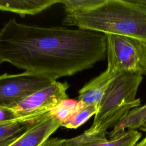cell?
<instances>
[{"label": "cell", "instance_id": "1", "mask_svg": "<svg viewBox=\"0 0 146 146\" xmlns=\"http://www.w3.org/2000/svg\"><path fill=\"white\" fill-rule=\"evenodd\" d=\"M107 57L106 34L26 25L11 18L0 30V63L54 80L92 68Z\"/></svg>", "mask_w": 146, "mask_h": 146}, {"label": "cell", "instance_id": "2", "mask_svg": "<svg viewBox=\"0 0 146 146\" xmlns=\"http://www.w3.org/2000/svg\"><path fill=\"white\" fill-rule=\"evenodd\" d=\"M62 23L146 43V5L136 0H106L102 5L89 11L65 13Z\"/></svg>", "mask_w": 146, "mask_h": 146}, {"label": "cell", "instance_id": "3", "mask_svg": "<svg viewBox=\"0 0 146 146\" xmlns=\"http://www.w3.org/2000/svg\"><path fill=\"white\" fill-rule=\"evenodd\" d=\"M143 76L125 74L118 76L108 86L101 100L93 124L84 131L88 135L107 134V129L114 127L133 109L140 105L136 98Z\"/></svg>", "mask_w": 146, "mask_h": 146}, {"label": "cell", "instance_id": "4", "mask_svg": "<svg viewBox=\"0 0 146 146\" xmlns=\"http://www.w3.org/2000/svg\"><path fill=\"white\" fill-rule=\"evenodd\" d=\"M106 34V75L113 79L125 74L146 75V43L124 35Z\"/></svg>", "mask_w": 146, "mask_h": 146}, {"label": "cell", "instance_id": "5", "mask_svg": "<svg viewBox=\"0 0 146 146\" xmlns=\"http://www.w3.org/2000/svg\"><path fill=\"white\" fill-rule=\"evenodd\" d=\"M54 81L44 75L27 71L17 74H3L0 75V106L13 108Z\"/></svg>", "mask_w": 146, "mask_h": 146}, {"label": "cell", "instance_id": "6", "mask_svg": "<svg viewBox=\"0 0 146 146\" xmlns=\"http://www.w3.org/2000/svg\"><path fill=\"white\" fill-rule=\"evenodd\" d=\"M67 82L54 81L50 86L38 90L15 104L13 108L21 116L39 112L51 111L59 103L68 98Z\"/></svg>", "mask_w": 146, "mask_h": 146}, {"label": "cell", "instance_id": "7", "mask_svg": "<svg viewBox=\"0 0 146 146\" xmlns=\"http://www.w3.org/2000/svg\"><path fill=\"white\" fill-rule=\"evenodd\" d=\"M141 133L136 129L121 131L107 139L104 135H88L83 133L65 139V146H135Z\"/></svg>", "mask_w": 146, "mask_h": 146}, {"label": "cell", "instance_id": "8", "mask_svg": "<svg viewBox=\"0 0 146 146\" xmlns=\"http://www.w3.org/2000/svg\"><path fill=\"white\" fill-rule=\"evenodd\" d=\"M60 127V121L50 114L34 124L9 146H42Z\"/></svg>", "mask_w": 146, "mask_h": 146}, {"label": "cell", "instance_id": "9", "mask_svg": "<svg viewBox=\"0 0 146 146\" xmlns=\"http://www.w3.org/2000/svg\"><path fill=\"white\" fill-rule=\"evenodd\" d=\"M50 114V111L39 112L18 120L0 123V146H9L39 121Z\"/></svg>", "mask_w": 146, "mask_h": 146}, {"label": "cell", "instance_id": "10", "mask_svg": "<svg viewBox=\"0 0 146 146\" xmlns=\"http://www.w3.org/2000/svg\"><path fill=\"white\" fill-rule=\"evenodd\" d=\"M60 2V0H0V10L33 15Z\"/></svg>", "mask_w": 146, "mask_h": 146}, {"label": "cell", "instance_id": "11", "mask_svg": "<svg viewBox=\"0 0 146 146\" xmlns=\"http://www.w3.org/2000/svg\"><path fill=\"white\" fill-rule=\"evenodd\" d=\"M113 80L108 78L103 72L86 84L79 91L78 100L86 104L99 106L106 90Z\"/></svg>", "mask_w": 146, "mask_h": 146}, {"label": "cell", "instance_id": "12", "mask_svg": "<svg viewBox=\"0 0 146 146\" xmlns=\"http://www.w3.org/2000/svg\"><path fill=\"white\" fill-rule=\"evenodd\" d=\"M78 102L77 109L71 116L61 123L62 127L69 129L77 128L97 113L98 106L86 104L80 101Z\"/></svg>", "mask_w": 146, "mask_h": 146}, {"label": "cell", "instance_id": "13", "mask_svg": "<svg viewBox=\"0 0 146 146\" xmlns=\"http://www.w3.org/2000/svg\"><path fill=\"white\" fill-rule=\"evenodd\" d=\"M146 120V103L137 108L131 110L127 116L119 122L112 131L109 133L111 137L120 131H124L125 128L128 129H135L139 127Z\"/></svg>", "mask_w": 146, "mask_h": 146}, {"label": "cell", "instance_id": "14", "mask_svg": "<svg viewBox=\"0 0 146 146\" xmlns=\"http://www.w3.org/2000/svg\"><path fill=\"white\" fill-rule=\"evenodd\" d=\"M106 0H60L65 13H83L92 10L102 5Z\"/></svg>", "mask_w": 146, "mask_h": 146}, {"label": "cell", "instance_id": "15", "mask_svg": "<svg viewBox=\"0 0 146 146\" xmlns=\"http://www.w3.org/2000/svg\"><path fill=\"white\" fill-rule=\"evenodd\" d=\"M78 104V100L68 98L64 99L50 111V114L56 117L62 123L74 113Z\"/></svg>", "mask_w": 146, "mask_h": 146}, {"label": "cell", "instance_id": "16", "mask_svg": "<svg viewBox=\"0 0 146 146\" xmlns=\"http://www.w3.org/2000/svg\"><path fill=\"white\" fill-rule=\"evenodd\" d=\"M21 117L22 116L13 108L0 106V123L14 121Z\"/></svg>", "mask_w": 146, "mask_h": 146}, {"label": "cell", "instance_id": "17", "mask_svg": "<svg viewBox=\"0 0 146 146\" xmlns=\"http://www.w3.org/2000/svg\"><path fill=\"white\" fill-rule=\"evenodd\" d=\"M65 139L57 137L49 138L43 144L42 146H65Z\"/></svg>", "mask_w": 146, "mask_h": 146}, {"label": "cell", "instance_id": "18", "mask_svg": "<svg viewBox=\"0 0 146 146\" xmlns=\"http://www.w3.org/2000/svg\"><path fill=\"white\" fill-rule=\"evenodd\" d=\"M135 146H146V136L141 141L136 143Z\"/></svg>", "mask_w": 146, "mask_h": 146}, {"label": "cell", "instance_id": "19", "mask_svg": "<svg viewBox=\"0 0 146 146\" xmlns=\"http://www.w3.org/2000/svg\"><path fill=\"white\" fill-rule=\"evenodd\" d=\"M139 129L143 131H144V132H146V120L144 121V122L139 127Z\"/></svg>", "mask_w": 146, "mask_h": 146}, {"label": "cell", "instance_id": "20", "mask_svg": "<svg viewBox=\"0 0 146 146\" xmlns=\"http://www.w3.org/2000/svg\"><path fill=\"white\" fill-rule=\"evenodd\" d=\"M0 64H1V63H0Z\"/></svg>", "mask_w": 146, "mask_h": 146}]
</instances>
